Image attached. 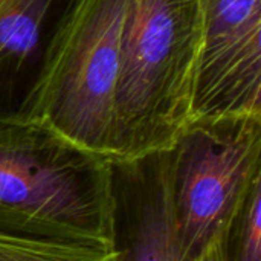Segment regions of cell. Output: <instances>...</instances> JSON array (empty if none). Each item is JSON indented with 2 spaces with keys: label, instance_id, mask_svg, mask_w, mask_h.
Masks as SVG:
<instances>
[{
  "label": "cell",
  "instance_id": "6da1fadb",
  "mask_svg": "<svg viewBox=\"0 0 261 261\" xmlns=\"http://www.w3.org/2000/svg\"><path fill=\"white\" fill-rule=\"evenodd\" d=\"M112 159L43 122L0 124V231L112 249Z\"/></svg>",
  "mask_w": 261,
  "mask_h": 261
},
{
  "label": "cell",
  "instance_id": "7a4b0ae2",
  "mask_svg": "<svg viewBox=\"0 0 261 261\" xmlns=\"http://www.w3.org/2000/svg\"><path fill=\"white\" fill-rule=\"evenodd\" d=\"M202 38L200 0H128L112 158L173 147L191 119Z\"/></svg>",
  "mask_w": 261,
  "mask_h": 261
},
{
  "label": "cell",
  "instance_id": "3957f363",
  "mask_svg": "<svg viewBox=\"0 0 261 261\" xmlns=\"http://www.w3.org/2000/svg\"><path fill=\"white\" fill-rule=\"evenodd\" d=\"M128 0H75L44 58L35 121L113 156L115 96Z\"/></svg>",
  "mask_w": 261,
  "mask_h": 261
},
{
  "label": "cell",
  "instance_id": "277c9868",
  "mask_svg": "<svg viewBox=\"0 0 261 261\" xmlns=\"http://www.w3.org/2000/svg\"><path fill=\"white\" fill-rule=\"evenodd\" d=\"M261 116L190 121L170 148L168 202L182 261L220 240L261 177Z\"/></svg>",
  "mask_w": 261,
  "mask_h": 261
},
{
  "label": "cell",
  "instance_id": "5b68a950",
  "mask_svg": "<svg viewBox=\"0 0 261 261\" xmlns=\"http://www.w3.org/2000/svg\"><path fill=\"white\" fill-rule=\"evenodd\" d=\"M202 54L191 119L261 116V0H200Z\"/></svg>",
  "mask_w": 261,
  "mask_h": 261
},
{
  "label": "cell",
  "instance_id": "8992f818",
  "mask_svg": "<svg viewBox=\"0 0 261 261\" xmlns=\"http://www.w3.org/2000/svg\"><path fill=\"white\" fill-rule=\"evenodd\" d=\"M170 148L112 159L113 249L118 261H182L168 202Z\"/></svg>",
  "mask_w": 261,
  "mask_h": 261
},
{
  "label": "cell",
  "instance_id": "52a82bcc",
  "mask_svg": "<svg viewBox=\"0 0 261 261\" xmlns=\"http://www.w3.org/2000/svg\"><path fill=\"white\" fill-rule=\"evenodd\" d=\"M75 0H0V124L34 122L49 46Z\"/></svg>",
  "mask_w": 261,
  "mask_h": 261
},
{
  "label": "cell",
  "instance_id": "ba28073f",
  "mask_svg": "<svg viewBox=\"0 0 261 261\" xmlns=\"http://www.w3.org/2000/svg\"><path fill=\"white\" fill-rule=\"evenodd\" d=\"M0 261H118L112 248L0 231Z\"/></svg>",
  "mask_w": 261,
  "mask_h": 261
},
{
  "label": "cell",
  "instance_id": "9c48e42d",
  "mask_svg": "<svg viewBox=\"0 0 261 261\" xmlns=\"http://www.w3.org/2000/svg\"><path fill=\"white\" fill-rule=\"evenodd\" d=\"M223 261H261V177H258L219 240Z\"/></svg>",
  "mask_w": 261,
  "mask_h": 261
},
{
  "label": "cell",
  "instance_id": "30bf717a",
  "mask_svg": "<svg viewBox=\"0 0 261 261\" xmlns=\"http://www.w3.org/2000/svg\"><path fill=\"white\" fill-rule=\"evenodd\" d=\"M200 261H223L222 260V252H220L219 242H216V243L213 245V248L200 258Z\"/></svg>",
  "mask_w": 261,
  "mask_h": 261
}]
</instances>
